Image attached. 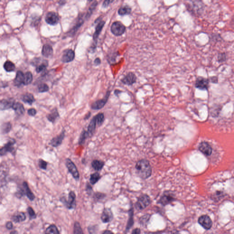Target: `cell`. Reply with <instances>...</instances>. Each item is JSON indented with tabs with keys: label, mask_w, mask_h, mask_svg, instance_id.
I'll return each mask as SVG.
<instances>
[{
	"label": "cell",
	"mask_w": 234,
	"mask_h": 234,
	"mask_svg": "<svg viewBox=\"0 0 234 234\" xmlns=\"http://www.w3.org/2000/svg\"><path fill=\"white\" fill-rule=\"evenodd\" d=\"M24 81L25 75L21 71L18 72L14 80L15 85L19 87L24 85Z\"/></svg>",
	"instance_id": "obj_17"
},
{
	"label": "cell",
	"mask_w": 234,
	"mask_h": 234,
	"mask_svg": "<svg viewBox=\"0 0 234 234\" xmlns=\"http://www.w3.org/2000/svg\"><path fill=\"white\" fill-rule=\"evenodd\" d=\"M83 22L82 19H79L78 20L76 24V25H75V26L72 29L71 31L70 32L69 34L70 35H74L75 33L78 30L80 27L83 24Z\"/></svg>",
	"instance_id": "obj_33"
},
{
	"label": "cell",
	"mask_w": 234,
	"mask_h": 234,
	"mask_svg": "<svg viewBox=\"0 0 234 234\" xmlns=\"http://www.w3.org/2000/svg\"><path fill=\"white\" fill-rule=\"evenodd\" d=\"M101 178V176L99 173L96 172L91 175L90 178V182L92 185L95 184Z\"/></svg>",
	"instance_id": "obj_29"
},
{
	"label": "cell",
	"mask_w": 234,
	"mask_h": 234,
	"mask_svg": "<svg viewBox=\"0 0 234 234\" xmlns=\"http://www.w3.org/2000/svg\"><path fill=\"white\" fill-rule=\"evenodd\" d=\"M60 115L57 109H54L51 113L47 116L48 120L52 123H54L55 121L59 118Z\"/></svg>",
	"instance_id": "obj_26"
},
{
	"label": "cell",
	"mask_w": 234,
	"mask_h": 234,
	"mask_svg": "<svg viewBox=\"0 0 234 234\" xmlns=\"http://www.w3.org/2000/svg\"><path fill=\"white\" fill-rule=\"evenodd\" d=\"M65 136V131H63L59 136L52 139L50 142V145L54 147H57L62 144Z\"/></svg>",
	"instance_id": "obj_15"
},
{
	"label": "cell",
	"mask_w": 234,
	"mask_h": 234,
	"mask_svg": "<svg viewBox=\"0 0 234 234\" xmlns=\"http://www.w3.org/2000/svg\"><path fill=\"white\" fill-rule=\"evenodd\" d=\"M11 129V125L10 123H6V124H4L2 127V130L4 133L9 132L10 131Z\"/></svg>",
	"instance_id": "obj_41"
},
{
	"label": "cell",
	"mask_w": 234,
	"mask_h": 234,
	"mask_svg": "<svg viewBox=\"0 0 234 234\" xmlns=\"http://www.w3.org/2000/svg\"><path fill=\"white\" fill-rule=\"evenodd\" d=\"M195 87L201 90H207L209 87V80L203 77L197 78L195 82Z\"/></svg>",
	"instance_id": "obj_9"
},
{
	"label": "cell",
	"mask_w": 234,
	"mask_h": 234,
	"mask_svg": "<svg viewBox=\"0 0 234 234\" xmlns=\"http://www.w3.org/2000/svg\"><path fill=\"white\" fill-rule=\"evenodd\" d=\"M101 61L100 59L99 58H96L95 60L94 63L96 65H99V64H101Z\"/></svg>",
	"instance_id": "obj_48"
},
{
	"label": "cell",
	"mask_w": 234,
	"mask_h": 234,
	"mask_svg": "<svg viewBox=\"0 0 234 234\" xmlns=\"http://www.w3.org/2000/svg\"><path fill=\"white\" fill-rule=\"evenodd\" d=\"M96 120L97 125L98 126L101 125L104 121V116L103 113H99L96 115Z\"/></svg>",
	"instance_id": "obj_36"
},
{
	"label": "cell",
	"mask_w": 234,
	"mask_h": 234,
	"mask_svg": "<svg viewBox=\"0 0 234 234\" xmlns=\"http://www.w3.org/2000/svg\"><path fill=\"white\" fill-rule=\"evenodd\" d=\"M199 224L206 230H209L212 226V221L208 215L201 216L199 219Z\"/></svg>",
	"instance_id": "obj_14"
},
{
	"label": "cell",
	"mask_w": 234,
	"mask_h": 234,
	"mask_svg": "<svg viewBox=\"0 0 234 234\" xmlns=\"http://www.w3.org/2000/svg\"><path fill=\"white\" fill-rule=\"evenodd\" d=\"M14 102V101L12 100V99H5L1 101H0V110H4L12 108Z\"/></svg>",
	"instance_id": "obj_21"
},
{
	"label": "cell",
	"mask_w": 234,
	"mask_h": 234,
	"mask_svg": "<svg viewBox=\"0 0 234 234\" xmlns=\"http://www.w3.org/2000/svg\"><path fill=\"white\" fill-rule=\"evenodd\" d=\"M199 149L206 156H210L212 152V149L211 146L206 142L201 143L199 146Z\"/></svg>",
	"instance_id": "obj_16"
},
{
	"label": "cell",
	"mask_w": 234,
	"mask_h": 234,
	"mask_svg": "<svg viewBox=\"0 0 234 234\" xmlns=\"http://www.w3.org/2000/svg\"><path fill=\"white\" fill-rule=\"evenodd\" d=\"M211 82H213V83H217L218 82V78L216 77H212V79H211Z\"/></svg>",
	"instance_id": "obj_49"
},
{
	"label": "cell",
	"mask_w": 234,
	"mask_h": 234,
	"mask_svg": "<svg viewBox=\"0 0 234 234\" xmlns=\"http://www.w3.org/2000/svg\"><path fill=\"white\" fill-rule=\"evenodd\" d=\"M136 169L138 175L143 179L148 178L152 174V168L148 161L146 160L139 161L136 165Z\"/></svg>",
	"instance_id": "obj_2"
},
{
	"label": "cell",
	"mask_w": 234,
	"mask_h": 234,
	"mask_svg": "<svg viewBox=\"0 0 234 234\" xmlns=\"http://www.w3.org/2000/svg\"><path fill=\"white\" fill-rule=\"evenodd\" d=\"M27 210H28V214L29 215L30 219L32 220V219H35L36 218V215L35 213L33 208L31 207H29L28 208Z\"/></svg>",
	"instance_id": "obj_40"
},
{
	"label": "cell",
	"mask_w": 234,
	"mask_h": 234,
	"mask_svg": "<svg viewBox=\"0 0 234 234\" xmlns=\"http://www.w3.org/2000/svg\"><path fill=\"white\" fill-rule=\"evenodd\" d=\"M113 233V232H112L111 231H109V230H106V231H104V232L103 233V234H109Z\"/></svg>",
	"instance_id": "obj_52"
},
{
	"label": "cell",
	"mask_w": 234,
	"mask_h": 234,
	"mask_svg": "<svg viewBox=\"0 0 234 234\" xmlns=\"http://www.w3.org/2000/svg\"><path fill=\"white\" fill-rule=\"evenodd\" d=\"M1 1V0H0V1Z\"/></svg>",
	"instance_id": "obj_55"
},
{
	"label": "cell",
	"mask_w": 234,
	"mask_h": 234,
	"mask_svg": "<svg viewBox=\"0 0 234 234\" xmlns=\"http://www.w3.org/2000/svg\"><path fill=\"white\" fill-rule=\"evenodd\" d=\"M12 109L15 111L16 114L18 115L21 116L24 114V113L25 109L24 106L21 103L14 102Z\"/></svg>",
	"instance_id": "obj_19"
},
{
	"label": "cell",
	"mask_w": 234,
	"mask_h": 234,
	"mask_svg": "<svg viewBox=\"0 0 234 234\" xmlns=\"http://www.w3.org/2000/svg\"><path fill=\"white\" fill-rule=\"evenodd\" d=\"M131 8L129 6H125L119 9L118 13L121 16L126 15L130 14L131 12Z\"/></svg>",
	"instance_id": "obj_28"
},
{
	"label": "cell",
	"mask_w": 234,
	"mask_h": 234,
	"mask_svg": "<svg viewBox=\"0 0 234 234\" xmlns=\"http://www.w3.org/2000/svg\"><path fill=\"white\" fill-rule=\"evenodd\" d=\"M62 203L68 209H73L76 206V195L75 192L71 191L69 193L68 199L63 197L60 199Z\"/></svg>",
	"instance_id": "obj_3"
},
{
	"label": "cell",
	"mask_w": 234,
	"mask_h": 234,
	"mask_svg": "<svg viewBox=\"0 0 234 234\" xmlns=\"http://www.w3.org/2000/svg\"><path fill=\"white\" fill-rule=\"evenodd\" d=\"M6 228L8 230H11L13 228V224L11 221L8 222L6 224Z\"/></svg>",
	"instance_id": "obj_47"
},
{
	"label": "cell",
	"mask_w": 234,
	"mask_h": 234,
	"mask_svg": "<svg viewBox=\"0 0 234 234\" xmlns=\"http://www.w3.org/2000/svg\"><path fill=\"white\" fill-rule=\"evenodd\" d=\"M26 217L24 213L23 212H19L15 214L13 217L12 220L15 223H20L26 220Z\"/></svg>",
	"instance_id": "obj_23"
},
{
	"label": "cell",
	"mask_w": 234,
	"mask_h": 234,
	"mask_svg": "<svg viewBox=\"0 0 234 234\" xmlns=\"http://www.w3.org/2000/svg\"><path fill=\"white\" fill-rule=\"evenodd\" d=\"M92 166L95 170L100 171L101 170L104 166V162L100 160H94L92 162Z\"/></svg>",
	"instance_id": "obj_24"
},
{
	"label": "cell",
	"mask_w": 234,
	"mask_h": 234,
	"mask_svg": "<svg viewBox=\"0 0 234 234\" xmlns=\"http://www.w3.org/2000/svg\"><path fill=\"white\" fill-rule=\"evenodd\" d=\"M105 196V195L104 194H102V193H97L95 194L94 198L96 200H101L102 199H104Z\"/></svg>",
	"instance_id": "obj_43"
},
{
	"label": "cell",
	"mask_w": 234,
	"mask_h": 234,
	"mask_svg": "<svg viewBox=\"0 0 234 234\" xmlns=\"http://www.w3.org/2000/svg\"><path fill=\"white\" fill-rule=\"evenodd\" d=\"M114 218V215L111 210L109 208H105L101 216L102 222L104 223L110 222Z\"/></svg>",
	"instance_id": "obj_11"
},
{
	"label": "cell",
	"mask_w": 234,
	"mask_h": 234,
	"mask_svg": "<svg viewBox=\"0 0 234 234\" xmlns=\"http://www.w3.org/2000/svg\"><path fill=\"white\" fill-rule=\"evenodd\" d=\"M150 199L147 195H143L139 198L136 204V207L138 210H142L148 206L150 204Z\"/></svg>",
	"instance_id": "obj_6"
},
{
	"label": "cell",
	"mask_w": 234,
	"mask_h": 234,
	"mask_svg": "<svg viewBox=\"0 0 234 234\" xmlns=\"http://www.w3.org/2000/svg\"><path fill=\"white\" fill-rule=\"evenodd\" d=\"M24 85H28L33 81V75L30 72H27L25 74Z\"/></svg>",
	"instance_id": "obj_35"
},
{
	"label": "cell",
	"mask_w": 234,
	"mask_h": 234,
	"mask_svg": "<svg viewBox=\"0 0 234 234\" xmlns=\"http://www.w3.org/2000/svg\"><path fill=\"white\" fill-rule=\"evenodd\" d=\"M74 234H83L82 229L79 223L76 222L74 226Z\"/></svg>",
	"instance_id": "obj_37"
},
{
	"label": "cell",
	"mask_w": 234,
	"mask_h": 234,
	"mask_svg": "<svg viewBox=\"0 0 234 234\" xmlns=\"http://www.w3.org/2000/svg\"><path fill=\"white\" fill-rule=\"evenodd\" d=\"M226 60V55L225 53L219 54L218 60L220 62L224 61Z\"/></svg>",
	"instance_id": "obj_44"
},
{
	"label": "cell",
	"mask_w": 234,
	"mask_h": 234,
	"mask_svg": "<svg viewBox=\"0 0 234 234\" xmlns=\"http://www.w3.org/2000/svg\"><path fill=\"white\" fill-rule=\"evenodd\" d=\"M140 233L141 231H140V229H135L132 232V234H139Z\"/></svg>",
	"instance_id": "obj_50"
},
{
	"label": "cell",
	"mask_w": 234,
	"mask_h": 234,
	"mask_svg": "<svg viewBox=\"0 0 234 234\" xmlns=\"http://www.w3.org/2000/svg\"><path fill=\"white\" fill-rule=\"evenodd\" d=\"M110 94V92L108 91L107 92L104 98L94 102L91 105V108H92V109L99 110L104 108L107 102H108Z\"/></svg>",
	"instance_id": "obj_7"
},
{
	"label": "cell",
	"mask_w": 234,
	"mask_h": 234,
	"mask_svg": "<svg viewBox=\"0 0 234 234\" xmlns=\"http://www.w3.org/2000/svg\"><path fill=\"white\" fill-rule=\"evenodd\" d=\"M89 136V135L88 131H86L85 130L83 131L80 135L79 140V144L80 145H83L85 142L86 139Z\"/></svg>",
	"instance_id": "obj_32"
},
{
	"label": "cell",
	"mask_w": 234,
	"mask_h": 234,
	"mask_svg": "<svg viewBox=\"0 0 234 234\" xmlns=\"http://www.w3.org/2000/svg\"><path fill=\"white\" fill-rule=\"evenodd\" d=\"M91 113L90 112H89L88 113V114H87L86 115L85 117L84 118V120H88V119H89V118H90L91 116Z\"/></svg>",
	"instance_id": "obj_51"
},
{
	"label": "cell",
	"mask_w": 234,
	"mask_h": 234,
	"mask_svg": "<svg viewBox=\"0 0 234 234\" xmlns=\"http://www.w3.org/2000/svg\"><path fill=\"white\" fill-rule=\"evenodd\" d=\"M75 53L73 50L71 49L66 50L64 51L63 55L61 58V61L63 63L70 62L74 60Z\"/></svg>",
	"instance_id": "obj_13"
},
{
	"label": "cell",
	"mask_w": 234,
	"mask_h": 234,
	"mask_svg": "<svg viewBox=\"0 0 234 234\" xmlns=\"http://www.w3.org/2000/svg\"><path fill=\"white\" fill-rule=\"evenodd\" d=\"M114 0H105L103 4V7L104 8H106L112 3Z\"/></svg>",
	"instance_id": "obj_45"
},
{
	"label": "cell",
	"mask_w": 234,
	"mask_h": 234,
	"mask_svg": "<svg viewBox=\"0 0 234 234\" xmlns=\"http://www.w3.org/2000/svg\"><path fill=\"white\" fill-rule=\"evenodd\" d=\"M53 54V49L50 45L46 44L43 46L42 54L45 57L49 58L52 56Z\"/></svg>",
	"instance_id": "obj_18"
},
{
	"label": "cell",
	"mask_w": 234,
	"mask_h": 234,
	"mask_svg": "<svg viewBox=\"0 0 234 234\" xmlns=\"http://www.w3.org/2000/svg\"><path fill=\"white\" fill-rule=\"evenodd\" d=\"M47 66V63H43L40 65H39L36 67V72L38 73H40L41 72H44L45 71L46 69Z\"/></svg>",
	"instance_id": "obj_39"
},
{
	"label": "cell",
	"mask_w": 234,
	"mask_h": 234,
	"mask_svg": "<svg viewBox=\"0 0 234 234\" xmlns=\"http://www.w3.org/2000/svg\"><path fill=\"white\" fill-rule=\"evenodd\" d=\"M97 5H98V2L97 1H95L92 5H91L90 7H89L88 10L87 12V14H86V18L87 19H88L90 17V16L92 15V13H93V12L94 10L96 8V7H97Z\"/></svg>",
	"instance_id": "obj_34"
},
{
	"label": "cell",
	"mask_w": 234,
	"mask_h": 234,
	"mask_svg": "<svg viewBox=\"0 0 234 234\" xmlns=\"http://www.w3.org/2000/svg\"><path fill=\"white\" fill-rule=\"evenodd\" d=\"M46 234H60L58 229L55 225H51L48 227L45 231Z\"/></svg>",
	"instance_id": "obj_31"
},
{
	"label": "cell",
	"mask_w": 234,
	"mask_h": 234,
	"mask_svg": "<svg viewBox=\"0 0 234 234\" xmlns=\"http://www.w3.org/2000/svg\"><path fill=\"white\" fill-rule=\"evenodd\" d=\"M28 114L30 116H34L36 114L37 111L35 109H30L28 110Z\"/></svg>",
	"instance_id": "obj_46"
},
{
	"label": "cell",
	"mask_w": 234,
	"mask_h": 234,
	"mask_svg": "<svg viewBox=\"0 0 234 234\" xmlns=\"http://www.w3.org/2000/svg\"><path fill=\"white\" fill-rule=\"evenodd\" d=\"M4 68L7 72H12L15 69V66L10 61H7L4 64Z\"/></svg>",
	"instance_id": "obj_30"
},
{
	"label": "cell",
	"mask_w": 234,
	"mask_h": 234,
	"mask_svg": "<svg viewBox=\"0 0 234 234\" xmlns=\"http://www.w3.org/2000/svg\"><path fill=\"white\" fill-rule=\"evenodd\" d=\"M22 99L24 103L29 105H32L35 101L34 96L31 93H26L23 95L22 96Z\"/></svg>",
	"instance_id": "obj_27"
},
{
	"label": "cell",
	"mask_w": 234,
	"mask_h": 234,
	"mask_svg": "<svg viewBox=\"0 0 234 234\" xmlns=\"http://www.w3.org/2000/svg\"><path fill=\"white\" fill-rule=\"evenodd\" d=\"M185 4L187 10L194 16L201 15L205 10V5L201 0H188Z\"/></svg>",
	"instance_id": "obj_1"
},
{
	"label": "cell",
	"mask_w": 234,
	"mask_h": 234,
	"mask_svg": "<svg viewBox=\"0 0 234 234\" xmlns=\"http://www.w3.org/2000/svg\"><path fill=\"white\" fill-rule=\"evenodd\" d=\"M126 30V27L120 21L114 22L111 27L112 34L116 36L122 35Z\"/></svg>",
	"instance_id": "obj_4"
},
{
	"label": "cell",
	"mask_w": 234,
	"mask_h": 234,
	"mask_svg": "<svg viewBox=\"0 0 234 234\" xmlns=\"http://www.w3.org/2000/svg\"><path fill=\"white\" fill-rule=\"evenodd\" d=\"M15 144V141L12 140L9 141L4 146L0 149V156H4L8 152H13L14 151V145Z\"/></svg>",
	"instance_id": "obj_10"
},
{
	"label": "cell",
	"mask_w": 234,
	"mask_h": 234,
	"mask_svg": "<svg viewBox=\"0 0 234 234\" xmlns=\"http://www.w3.org/2000/svg\"><path fill=\"white\" fill-rule=\"evenodd\" d=\"M93 0H88V1H89V2H92V1H93Z\"/></svg>",
	"instance_id": "obj_54"
},
{
	"label": "cell",
	"mask_w": 234,
	"mask_h": 234,
	"mask_svg": "<svg viewBox=\"0 0 234 234\" xmlns=\"http://www.w3.org/2000/svg\"><path fill=\"white\" fill-rule=\"evenodd\" d=\"M47 162L42 159L39 160V166L41 169L43 170H46L47 167Z\"/></svg>",
	"instance_id": "obj_42"
},
{
	"label": "cell",
	"mask_w": 234,
	"mask_h": 234,
	"mask_svg": "<svg viewBox=\"0 0 234 234\" xmlns=\"http://www.w3.org/2000/svg\"><path fill=\"white\" fill-rule=\"evenodd\" d=\"M137 77L134 73H128L122 79L121 82L124 84L128 86L133 85L136 82Z\"/></svg>",
	"instance_id": "obj_12"
},
{
	"label": "cell",
	"mask_w": 234,
	"mask_h": 234,
	"mask_svg": "<svg viewBox=\"0 0 234 234\" xmlns=\"http://www.w3.org/2000/svg\"><path fill=\"white\" fill-rule=\"evenodd\" d=\"M45 21L51 25H56L60 21L59 16L56 13L54 12H49L46 15Z\"/></svg>",
	"instance_id": "obj_8"
},
{
	"label": "cell",
	"mask_w": 234,
	"mask_h": 234,
	"mask_svg": "<svg viewBox=\"0 0 234 234\" xmlns=\"http://www.w3.org/2000/svg\"><path fill=\"white\" fill-rule=\"evenodd\" d=\"M120 93H121V91L118 90H116L114 91V94L117 96H118V94H120Z\"/></svg>",
	"instance_id": "obj_53"
},
{
	"label": "cell",
	"mask_w": 234,
	"mask_h": 234,
	"mask_svg": "<svg viewBox=\"0 0 234 234\" xmlns=\"http://www.w3.org/2000/svg\"><path fill=\"white\" fill-rule=\"evenodd\" d=\"M38 90L40 93H45L49 90V88L47 85L46 84H40L38 86Z\"/></svg>",
	"instance_id": "obj_38"
},
{
	"label": "cell",
	"mask_w": 234,
	"mask_h": 234,
	"mask_svg": "<svg viewBox=\"0 0 234 234\" xmlns=\"http://www.w3.org/2000/svg\"><path fill=\"white\" fill-rule=\"evenodd\" d=\"M97 122H96V117L94 116L91 120L90 123L89 124L88 128V132L89 136H92L96 130Z\"/></svg>",
	"instance_id": "obj_25"
},
{
	"label": "cell",
	"mask_w": 234,
	"mask_h": 234,
	"mask_svg": "<svg viewBox=\"0 0 234 234\" xmlns=\"http://www.w3.org/2000/svg\"><path fill=\"white\" fill-rule=\"evenodd\" d=\"M105 24V22L101 21L99 22L96 26L95 32L94 34L93 35V39L95 41L98 40L99 35L100 34L101 32L102 31V29H103V28Z\"/></svg>",
	"instance_id": "obj_20"
},
{
	"label": "cell",
	"mask_w": 234,
	"mask_h": 234,
	"mask_svg": "<svg viewBox=\"0 0 234 234\" xmlns=\"http://www.w3.org/2000/svg\"><path fill=\"white\" fill-rule=\"evenodd\" d=\"M66 165L68 170L72 175L74 178L76 180H78L80 178L79 173L73 162L70 159L67 158L66 160Z\"/></svg>",
	"instance_id": "obj_5"
},
{
	"label": "cell",
	"mask_w": 234,
	"mask_h": 234,
	"mask_svg": "<svg viewBox=\"0 0 234 234\" xmlns=\"http://www.w3.org/2000/svg\"><path fill=\"white\" fill-rule=\"evenodd\" d=\"M23 187H24V190L23 191V192L24 194H25L31 201L34 200L35 199V195L30 189L26 182H24V183H23Z\"/></svg>",
	"instance_id": "obj_22"
}]
</instances>
